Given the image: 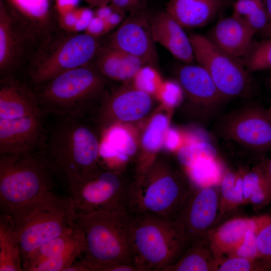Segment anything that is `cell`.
<instances>
[{
	"label": "cell",
	"mask_w": 271,
	"mask_h": 271,
	"mask_svg": "<svg viewBox=\"0 0 271 271\" xmlns=\"http://www.w3.org/2000/svg\"><path fill=\"white\" fill-rule=\"evenodd\" d=\"M151 33L155 43L184 63L192 64L195 57L189 39L180 24L166 10L151 16Z\"/></svg>",
	"instance_id": "18"
},
{
	"label": "cell",
	"mask_w": 271,
	"mask_h": 271,
	"mask_svg": "<svg viewBox=\"0 0 271 271\" xmlns=\"http://www.w3.org/2000/svg\"><path fill=\"white\" fill-rule=\"evenodd\" d=\"M156 93L166 105L174 107L181 101L183 90L178 81H167L161 84Z\"/></svg>",
	"instance_id": "40"
},
{
	"label": "cell",
	"mask_w": 271,
	"mask_h": 271,
	"mask_svg": "<svg viewBox=\"0 0 271 271\" xmlns=\"http://www.w3.org/2000/svg\"><path fill=\"white\" fill-rule=\"evenodd\" d=\"M112 0H91L89 4L91 7H101L107 6Z\"/></svg>",
	"instance_id": "54"
},
{
	"label": "cell",
	"mask_w": 271,
	"mask_h": 271,
	"mask_svg": "<svg viewBox=\"0 0 271 271\" xmlns=\"http://www.w3.org/2000/svg\"><path fill=\"white\" fill-rule=\"evenodd\" d=\"M42 111L35 91L10 78L1 80L0 119H11Z\"/></svg>",
	"instance_id": "20"
},
{
	"label": "cell",
	"mask_w": 271,
	"mask_h": 271,
	"mask_svg": "<svg viewBox=\"0 0 271 271\" xmlns=\"http://www.w3.org/2000/svg\"><path fill=\"white\" fill-rule=\"evenodd\" d=\"M86 1H87L88 3H89V2L91 1V0H85Z\"/></svg>",
	"instance_id": "59"
},
{
	"label": "cell",
	"mask_w": 271,
	"mask_h": 271,
	"mask_svg": "<svg viewBox=\"0 0 271 271\" xmlns=\"http://www.w3.org/2000/svg\"><path fill=\"white\" fill-rule=\"evenodd\" d=\"M268 113L269 114V116L271 119V108H270L269 109L267 110Z\"/></svg>",
	"instance_id": "58"
},
{
	"label": "cell",
	"mask_w": 271,
	"mask_h": 271,
	"mask_svg": "<svg viewBox=\"0 0 271 271\" xmlns=\"http://www.w3.org/2000/svg\"><path fill=\"white\" fill-rule=\"evenodd\" d=\"M46 123L43 145L39 152L55 174L64 177L68 186L87 178L99 168L100 144L85 116L53 115Z\"/></svg>",
	"instance_id": "1"
},
{
	"label": "cell",
	"mask_w": 271,
	"mask_h": 271,
	"mask_svg": "<svg viewBox=\"0 0 271 271\" xmlns=\"http://www.w3.org/2000/svg\"><path fill=\"white\" fill-rule=\"evenodd\" d=\"M265 175L262 163L244 170L242 179L243 204H248V200L256 187Z\"/></svg>",
	"instance_id": "38"
},
{
	"label": "cell",
	"mask_w": 271,
	"mask_h": 271,
	"mask_svg": "<svg viewBox=\"0 0 271 271\" xmlns=\"http://www.w3.org/2000/svg\"><path fill=\"white\" fill-rule=\"evenodd\" d=\"M163 145L168 150H178L183 145L179 132L175 129L168 128L165 135Z\"/></svg>",
	"instance_id": "45"
},
{
	"label": "cell",
	"mask_w": 271,
	"mask_h": 271,
	"mask_svg": "<svg viewBox=\"0 0 271 271\" xmlns=\"http://www.w3.org/2000/svg\"><path fill=\"white\" fill-rule=\"evenodd\" d=\"M130 241L133 264L138 271H166L190 245L178 218L150 213L132 216Z\"/></svg>",
	"instance_id": "3"
},
{
	"label": "cell",
	"mask_w": 271,
	"mask_h": 271,
	"mask_svg": "<svg viewBox=\"0 0 271 271\" xmlns=\"http://www.w3.org/2000/svg\"><path fill=\"white\" fill-rule=\"evenodd\" d=\"M96 68L105 77L120 81L132 79L146 64L140 58L108 46L98 49Z\"/></svg>",
	"instance_id": "22"
},
{
	"label": "cell",
	"mask_w": 271,
	"mask_h": 271,
	"mask_svg": "<svg viewBox=\"0 0 271 271\" xmlns=\"http://www.w3.org/2000/svg\"><path fill=\"white\" fill-rule=\"evenodd\" d=\"M258 257L271 270V219L257 234Z\"/></svg>",
	"instance_id": "42"
},
{
	"label": "cell",
	"mask_w": 271,
	"mask_h": 271,
	"mask_svg": "<svg viewBox=\"0 0 271 271\" xmlns=\"http://www.w3.org/2000/svg\"><path fill=\"white\" fill-rule=\"evenodd\" d=\"M224 4H226V3H229L231 2H232L233 0H222Z\"/></svg>",
	"instance_id": "56"
},
{
	"label": "cell",
	"mask_w": 271,
	"mask_h": 271,
	"mask_svg": "<svg viewBox=\"0 0 271 271\" xmlns=\"http://www.w3.org/2000/svg\"><path fill=\"white\" fill-rule=\"evenodd\" d=\"M55 174L39 151L0 156V205L9 213L51 191Z\"/></svg>",
	"instance_id": "5"
},
{
	"label": "cell",
	"mask_w": 271,
	"mask_h": 271,
	"mask_svg": "<svg viewBox=\"0 0 271 271\" xmlns=\"http://www.w3.org/2000/svg\"><path fill=\"white\" fill-rule=\"evenodd\" d=\"M112 8L113 9V11L111 14L104 21L106 33L113 29L122 21L124 16L125 13L126 12L121 10L116 9L113 7Z\"/></svg>",
	"instance_id": "48"
},
{
	"label": "cell",
	"mask_w": 271,
	"mask_h": 271,
	"mask_svg": "<svg viewBox=\"0 0 271 271\" xmlns=\"http://www.w3.org/2000/svg\"><path fill=\"white\" fill-rule=\"evenodd\" d=\"M42 111L11 119H0V155L23 154L40 151L46 123Z\"/></svg>",
	"instance_id": "13"
},
{
	"label": "cell",
	"mask_w": 271,
	"mask_h": 271,
	"mask_svg": "<svg viewBox=\"0 0 271 271\" xmlns=\"http://www.w3.org/2000/svg\"><path fill=\"white\" fill-rule=\"evenodd\" d=\"M128 187L119 174L99 169L82 181L70 185L69 198L77 213L127 210Z\"/></svg>",
	"instance_id": "9"
},
{
	"label": "cell",
	"mask_w": 271,
	"mask_h": 271,
	"mask_svg": "<svg viewBox=\"0 0 271 271\" xmlns=\"http://www.w3.org/2000/svg\"><path fill=\"white\" fill-rule=\"evenodd\" d=\"M257 232L254 230L248 231L241 242L225 257L235 256L249 259L257 258Z\"/></svg>",
	"instance_id": "39"
},
{
	"label": "cell",
	"mask_w": 271,
	"mask_h": 271,
	"mask_svg": "<svg viewBox=\"0 0 271 271\" xmlns=\"http://www.w3.org/2000/svg\"><path fill=\"white\" fill-rule=\"evenodd\" d=\"M85 244L76 245L60 255L39 263L32 271H65L78 257H82Z\"/></svg>",
	"instance_id": "34"
},
{
	"label": "cell",
	"mask_w": 271,
	"mask_h": 271,
	"mask_svg": "<svg viewBox=\"0 0 271 271\" xmlns=\"http://www.w3.org/2000/svg\"><path fill=\"white\" fill-rule=\"evenodd\" d=\"M270 202L271 184L265 173L264 178L252 192L248 204L252 206L254 211H257Z\"/></svg>",
	"instance_id": "41"
},
{
	"label": "cell",
	"mask_w": 271,
	"mask_h": 271,
	"mask_svg": "<svg viewBox=\"0 0 271 271\" xmlns=\"http://www.w3.org/2000/svg\"><path fill=\"white\" fill-rule=\"evenodd\" d=\"M232 15L243 20L255 33L265 34L271 25L264 0H236Z\"/></svg>",
	"instance_id": "27"
},
{
	"label": "cell",
	"mask_w": 271,
	"mask_h": 271,
	"mask_svg": "<svg viewBox=\"0 0 271 271\" xmlns=\"http://www.w3.org/2000/svg\"><path fill=\"white\" fill-rule=\"evenodd\" d=\"M268 82L269 83V85L271 86V70H270V75H269V78H268Z\"/></svg>",
	"instance_id": "57"
},
{
	"label": "cell",
	"mask_w": 271,
	"mask_h": 271,
	"mask_svg": "<svg viewBox=\"0 0 271 271\" xmlns=\"http://www.w3.org/2000/svg\"><path fill=\"white\" fill-rule=\"evenodd\" d=\"M152 103L151 95L135 87L120 89L102 102L99 119L105 125L114 120H137L149 112Z\"/></svg>",
	"instance_id": "15"
},
{
	"label": "cell",
	"mask_w": 271,
	"mask_h": 271,
	"mask_svg": "<svg viewBox=\"0 0 271 271\" xmlns=\"http://www.w3.org/2000/svg\"><path fill=\"white\" fill-rule=\"evenodd\" d=\"M18 36L14 19L3 0L0 2V70L1 74L11 65L17 52Z\"/></svg>",
	"instance_id": "26"
},
{
	"label": "cell",
	"mask_w": 271,
	"mask_h": 271,
	"mask_svg": "<svg viewBox=\"0 0 271 271\" xmlns=\"http://www.w3.org/2000/svg\"><path fill=\"white\" fill-rule=\"evenodd\" d=\"M177 159L186 169L201 158H218L216 149L204 140H195L183 145L177 150Z\"/></svg>",
	"instance_id": "32"
},
{
	"label": "cell",
	"mask_w": 271,
	"mask_h": 271,
	"mask_svg": "<svg viewBox=\"0 0 271 271\" xmlns=\"http://www.w3.org/2000/svg\"><path fill=\"white\" fill-rule=\"evenodd\" d=\"M224 5L222 0H168L166 11L184 28L204 27Z\"/></svg>",
	"instance_id": "21"
},
{
	"label": "cell",
	"mask_w": 271,
	"mask_h": 271,
	"mask_svg": "<svg viewBox=\"0 0 271 271\" xmlns=\"http://www.w3.org/2000/svg\"><path fill=\"white\" fill-rule=\"evenodd\" d=\"M245 169H239L235 187L232 196L228 203L226 214L231 212L238 206L243 205L242 193V179Z\"/></svg>",
	"instance_id": "43"
},
{
	"label": "cell",
	"mask_w": 271,
	"mask_h": 271,
	"mask_svg": "<svg viewBox=\"0 0 271 271\" xmlns=\"http://www.w3.org/2000/svg\"><path fill=\"white\" fill-rule=\"evenodd\" d=\"M132 216L126 209L77 213L76 226L83 232L81 258L90 271H137L130 241Z\"/></svg>",
	"instance_id": "2"
},
{
	"label": "cell",
	"mask_w": 271,
	"mask_h": 271,
	"mask_svg": "<svg viewBox=\"0 0 271 271\" xmlns=\"http://www.w3.org/2000/svg\"><path fill=\"white\" fill-rule=\"evenodd\" d=\"M65 271H90L89 268L82 259L77 260L69 266Z\"/></svg>",
	"instance_id": "51"
},
{
	"label": "cell",
	"mask_w": 271,
	"mask_h": 271,
	"mask_svg": "<svg viewBox=\"0 0 271 271\" xmlns=\"http://www.w3.org/2000/svg\"><path fill=\"white\" fill-rule=\"evenodd\" d=\"M191 179L198 187L214 186L220 183L223 174L219 158H201L186 169Z\"/></svg>",
	"instance_id": "30"
},
{
	"label": "cell",
	"mask_w": 271,
	"mask_h": 271,
	"mask_svg": "<svg viewBox=\"0 0 271 271\" xmlns=\"http://www.w3.org/2000/svg\"><path fill=\"white\" fill-rule=\"evenodd\" d=\"M190 190L177 172L166 165L157 163L128 186L127 210L134 214L150 213L177 218Z\"/></svg>",
	"instance_id": "7"
},
{
	"label": "cell",
	"mask_w": 271,
	"mask_h": 271,
	"mask_svg": "<svg viewBox=\"0 0 271 271\" xmlns=\"http://www.w3.org/2000/svg\"><path fill=\"white\" fill-rule=\"evenodd\" d=\"M271 219V215L231 218L210 229L206 238L214 256L225 257L243 240L249 230L258 232Z\"/></svg>",
	"instance_id": "16"
},
{
	"label": "cell",
	"mask_w": 271,
	"mask_h": 271,
	"mask_svg": "<svg viewBox=\"0 0 271 271\" xmlns=\"http://www.w3.org/2000/svg\"><path fill=\"white\" fill-rule=\"evenodd\" d=\"M264 1L271 20V0H264Z\"/></svg>",
	"instance_id": "55"
},
{
	"label": "cell",
	"mask_w": 271,
	"mask_h": 271,
	"mask_svg": "<svg viewBox=\"0 0 271 271\" xmlns=\"http://www.w3.org/2000/svg\"><path fill=\"white\" fill-rule=\"evenodd\" d=\"M80 0H56V9L62 16L76 9Z\"/></svg>",
	"instance_id": "49"
},
{
	"label": "cell",
	"mask_w": 271,
	"mask_h": 271,
	"mask_svg": "<svg viewBox=\"0 0 271 271\" xmlns=\"http://www.w3.org/2000/svg\"><path fill=\"white\" fill-rule=\"evenodd\" d=\"M241 59L250 73L271 70V38L260 41H253L245 55Z\"/></svg>",
	"instance_id": "31"
},
{
	"label": "cell",
	"mask_w": 271,
	"mask_h": 271,
	"mask_svg": "<svg viewBox=\"0 0 271 271\" xmlns=\"http://www.w3.org/2000/svg\"><path fill=\"white\" fill-rule=\"evenodd\" d=\"M112 11L113 9L110 6L99 7L94 13V15L105 21L110 16Z\"/></svg>",
	"instance_id": "52"
},
{
	"label": "cell",
	"mask_w": 271,
	"mask_h": 271,
	"mask_svg": "<svg viewBox=\"0 0 271 271\" xmlns=\"http://www.w3.org/2000/svg\"><path fill=\"white\" fill-rule=\"evenodd\" d=\"M110 6L129 13L146 9V0H112Z\"/></svg>",
	"instance_id": "44"
},
{
	"label": "cell",
	"mask_w": 271,
	"mask_h": 271,
	"mask_svg": "<svg viewBox=\"0 0 271 271\" xmlns=\"http://www.w3.org/2000/svg\"><path fill=\"white\" fill-rule=\"evenodd\" d=\"M86 33L95 38L105 32V22L99 17L94 16L86 29Z\"/></svg>",
	"instance_id": "47"
},
{
	"label": "cell",
	"mask_w": 271,
	"mask_h": 271,
	"mask_svg": "<svg viewBox=\"0 0 271 271\" xmlns=\"http://www.w3.org/2000/svg\"><path fill=\"white\" fill-rule=\"evenodd\" d=\"M25 21L35 28L46 26L50 17V0H7Z\"/></svg>",
	"instance_id": "28"
},
{
	"label": "cell",
	"mask_w": 271,
	"mask_h": 271,
	"mask_svg": "<svg viewBox=\"0 0 271 271\" xmlns=\"http://www.w3.org/2000/svg\"><path fill=\"white\" fill-rule=\"evenodd\" d=\"M84 243L83 232L76 225L32 250L23 261V270L32 271L43 261L55 257L72 247Z\"/></svg>",
	"instance_id": "23"
},
{
	"label": "cell",
	"mask_w": 271,
	"mask_h": 271,
	"mask_svg": "<svg viewBox=\"0 0 271 271\" xmlns=\"http://www.w3.org/2000/svg\"><path fill=\"white\" fill-rule=\"evenodd\" d=\"M108 138L106 144L100 145V149H107V152L104 154L116 157L122 161H126L134 154L137 149L135 140L123 127L109 128Z\"/></svg>",
	"instance_id": "29"
},
{
	"label": "cell",
	"mask_w": 271,
	"mask_h": 271,
	"mask_svg": "<svg viewBox=\"0 0 271 271\" xmlns=\"http://www.w3.org/2000/svg\"><path fill=\"white\" fill-rule=\"evenodd\" d=\"M255 34L243 20L231 14L220 19L206 37L224 52L240 59L248 50Z\"/></svg>",
	"instance_id": "19"
},
{
	"label": "cell",
	"mask_w": 271,
	"mask_h": 271,
	"mask_svg": "<svg viewBox=\"0 0 271 271\" xmlns=\"http://www.w3.org/2000/svg\"><path fill=\"white\" fill-rule=\"evenodd\" d=\"M239 170L232 169L225 171L221 182L219 212L217 221L226 215V209L228 203L232 196L235 187Z\"/></svg>",
	"instance_id": "37"
},
{
	"label": "cell",
	"mask_w": 271,
	"mask_h": 271,
	"mask_svg": "<svg viewBox=\"0 0 271 271\" xmlns=\"http://www.w3.org/2000/svg\"><path fill=\"white\" fill-rule=\"evenodd\" d=\"M96 38L86 33L68 38L35 64L31 80L40 86L67 71L87 65L98 51Z\"/></svg>",
	"instance_id": "11"
},
{
	"label": "cell",
	"mask_w": 271,
	"mask_h": 271,
	"mask_svg": "<svg viewBox=\"0 0 271 271\" xmlns=\"http://www.w3.org/2000/svg\"><path fill=\"white\" fill-rule=\"evenodd\" d=\"M220 136L255 152L271 151V119L267 110L254 105L237 109L223 117Z\"/></svg>",
	"instance_id": "10"
},
{
	"label": "cell",
	"mask_w": 271,
	"mask_h": 271,
	"mask_svg": "<svg viewBox=\"0 0 271 271\" xmlns=\"http://www.w3.org/2000/svg\"><path fill=\"white\" fill-rule=\"evenodd\" d=\"M76 9L60 16L62 26L67 29L74 30L77 21Z\"/></svg>",
	"instance_id": "50"
},
{
	"label": "cell",
	"mask_w": 271,
	"mask_h": 271,
	"mask_svg": "<svg viewBox=\"0 0 271 271\" xmlns=\"http://www.w3.org/2000/svg\"><path fill=\"white\" fill-rule=\"evenodd\" d=\"M177 77L190 99L208 113L220 107L226 100L208 72L199 64L185 63L178 69Z\"/></svg>",
	"instance_id": "17"
},
{
	"label": "cell",
	"mask_w": 271,
	"mask_h": 271,
	"mask_svg": "<svg viewBox=\"0 0 271 271\" xmlns=\"http://www.w3.org/2000/svg\"><path fill=\"white\" fill-rule=\"evenodd\" d=\"M77 21L74 31H80L85 30L91 19L94 16V13L89 8H80L76 9Z\"/></svg>",
	"instance_id": "46"
},
{
	"label": "cell",
	"mask_w": 271,
	"mask_h": 271,
	"mask_svg": "<svg viewBox=\"0 0 271 271\" xmlns=\"http://www.w3.org/2000/svg\"><path fill=\"white\" fill-rule=\"evenodd\" d=\"M23 270L20 242L11 215L0 217V271Z\"/></svg>",
	"instance_id": "24"
},
{
	"label": "cell",
	"mask_w": 271,
	"mask_h": 271,
	"mask_svg": "<svg viewBox=\"0 0 271 271\" xmlns=\"http://www.w3.org/2000/svg\"><path fill=\"white\" fill-rule=\"evenodd\" d=\"M168 123L167 116L163 114H157L152 118L142 139V146L147 151L155 152L163 145Z\"/></svg>",
	"instance_id": "33"
},
{
	"label": "cell",
	"mask_w": 271,
	"mask_h": 271,
	"mask_svg": "<svg viewBox=\"0 0 271 271\" xmlns=\"http://www.w3.org/2000/svg\"><path fill=\"white\" fill-rule=\"evenodd\" d=\"M221 259L214 256L205 237L191 242L183 255L166 271H217Z\"/></svg>",
	"instance_id": "25"
},
{
	"label": "cell",
	"mask_w": 271,
	"mask_h": 271,
	"mask_svg": "<svg viewBox=\"0 0 271 271\" xmlns=\"http://www.w3.org/2000/svg\"><path fill=\"white\" fill-rule=\"evenodd\" d=\"M189 37L195 60L208 72L225 99L250 95L252 80L241 59L224 52L205 36L192 33Z\"/></svg>",
	"instance_id": "8"
},
{
	"label": "cell",
	"mask_w": 271,
	"mask_h": 271,
	"mask_svg": "<svg viewBox=\"0 0 271 271\" xmlns=\"http://www.w3.org/2000/svg\"><path fill=\"white\" fill-rule=\"evenodd\" d=\"M7 214L19 236L22 263L36 248L75 226L77 217L69 197L52 191Z\"/></svg>",
	"instance_id": "4"
},
{
	"label": "cell",
	"mask_w": 271,
	"mask_h": 271,
	"mask_svg": "<svg viewBox=\"0 0 271 271\" xmlns=\"http://www.w3.org/2000/svg\"><path fill=\"white\" fill-rule=\"evenodd\" d=\"M104 77L87 65L65 72L35 91L46 115L85 116L101 93Z\"/></svg>",
	"instance_id": "6"
},
{
	"label": "cell",
	"mask_w": 271,
	"mask_h": 271,
	"mask_svg": "<svg viewBox=\"0 0 271 271\" xmlns=\"http://www.w3.org/2000/svg\"><path fill=\"white\" fill-rule=\"evenodd\" d=\"M134 87L149 94L156 93L162 83L155 67L143 66L132 78Z\"/></svg>",
	"instance_id": "35"
},
{
	"label": "cell",
	"mask_w": 271,
	"mask_h": 271,
	"mask_svg": "<svg viewBox=\"0 0 271 271\" xmlns=\"http://www.w3.org/2000/svg\"><path fill=\"white\" fill-rule=\"evenodd\" d=\"M265 270L263 261L259 258L249 259L227 256L221 259L217 271Z\"/></svg>",
	"instance_id": "36"
},
{
	"label": "cell",
	"mask_w": 271,
	"mask_h": 271,
	"mask_svg": "<svg viewBox=\"0 0 271 271\" xmlns=\"http://www.w3.org/2000/svg\"><path fill=\"white\" fill-rule=\"evenodd\" d=\"M220 192L214 186L190 190L188 199L178 218L183 224L190 242L206 237L216 223Z\"/></svg>",
	"instance_id": "14"
},
{
	"label": "cell",
	"mask_w": 271,
	"mask_h": 271,
	"mask_svg": "<svg viewBox=\"0 0 271 271\" xmlns=\"http://www.w3.org/2000/svg\"><path fill=\"white\" fill-rule=\"evenodd\" d=\"M151 16L146 9L130 13L108 38L106 46L116 48L155 67L159 57L151 29Z\"/></svg>",
	"instance_id": "12"
},
{
	"label": "cell",
	"mask_w": 271,
	"mask_h": 271,
	"mask_svg": "<svg viewBox=\"0 0 271 271\" xmlns=\"http://www.w3.org/2000/svg\"><path fill=\"white\" fill-rule=\"evenodd\" d=\"M265 172L271 184V153L269 157L262 162Z\"/></svg>",
	"instance_id": "53"
}]
</instances>
